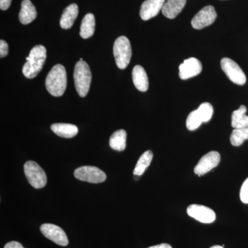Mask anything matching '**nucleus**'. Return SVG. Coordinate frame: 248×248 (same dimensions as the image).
Instances as JSON below:
<instances>
[{"label": "nucleus", "mask_w": 248, "mask_h": 248, "mask_svg": "<svg viewBox=\"0 0 248 248\" xmlns=\"http://www.w3.org/2000/svg\"><path fill=\"white\" fill-rule=\"evenodd\" d=\"M222 70L228 79L234 84L242 86L246 82V76L239 65L230 58H223L221 61Z\"/></svg>", "instance_id": "0eeeda50"}, {"label": "nucleus", "mask_w": 248, "mask_h": 248, "mask_svg": "<svg viewBox=\"0 0 248 248\" xmlns=\"http://www.w3.org/2000/svg\"><path fill=\"white\" fill-rule=\"evenodd\" d=\"M4 248H24L20 243L17 241H11L5 245Z\"/></svg>", "instance_id": "c85d7f7f"}, {"label": "nucleus", "mask_w": 248, "mask_h": 248, "mask_svg": "<svg viewBox=\"0 0 248 248\" xmlns=\"http://www.w3.org/2000/svg\"><path fill=\"white\" fill-rule=\"evenodd\" d=\"M74 175L80 181L91 184H99L107 179L106 173L94 166H85L78 168L75 170Z\"/></svg>", "instance_id": "423d86ee"}, {"label": "nucleus", "mask_w": 248, "mask_h": 248, "mask_svg": "<svg viewBox=\"0 0 248 248\" xmlns=\"http://www.w3.org/2000/svg\"><path fill=\"white\" fill-rule=\"evenodd\" d=\"M210 248H223V246H214L213 247H211Z\"/></svg>", "instance_id": "7c9ffc66"}, {"label": "nucleus", "mask_w": 248, "mask_h": 248, "mask_svg": "<svg viewBox=\"0 0 248 248\" xmlns=\"http://www.w3.org/2000/svg\"><path fill=\"white\" fill-rule=\"evenodd\" d=\"M75 86L78 94L81 97L87 95L92 81V74L89 64L86 62H77L74 70Z\"/></svg>", "instance_id": "7ed1b4c3"}, {"label": "nucleus", "mask_w": 248, "mask_h": 248, "mask_svg": "<svg viewBox=\"0 0 248 248\" xmlns=\"http://www.w3.org/2000/svg\"><path fill=\"white\" fill-rule=\"evenodd\" d=\"M203 67L200 60L190 58L184 60L179 66V77L183 80L190 79L202 73Z\"/></svg>", "instance_id": "f8f14e48"}, {"label": "nucleus", "mask_w": 248, "mask_h": 248, "mask_svg": "<svg viewBox=\"0 0 248 248\" xmlns=\"http://www.w3.org/2000/svg\"><path fill=\"white\" fill-rule=\"evenodd\" d=\"M133 84L135 87L141 92H146L149 86L148 76H147L144 68L140 65L134 67L133 73Z\"/></svg>", "instance_id": "2eb2a0df"}, {"label": "nucleus", "mask_w": 248, "mask_h": 248, "mask_svg": "<svg viewBox=\"0 0 248 248\" xmlns=\"http://www.w3.org/2000/svg\"><path fill=\"white\" fill-rule=\"evenodd\" d=\"M240 199L244 203L248 204V178L245 180L240 190Z\"/></svg>", "instance_id": "a878e982"}, {"label": "nucleus", "mask_w": 248, "mask_h": 248, "mask_svg": "<svg viewBox=\"0 0 248 248\" xmlns=\"http://www.w3.org/2000/svg\"><path fill=\"white\" fill-rule=\"evenodd\" d=\"M203 123L202 117L199 114L197 110H193L187 116V120H186V126L190 131H194L199 128V127Z\"/></svg>", "instance_id": "b1692460"}, {"label": "nucleus", "mask_w": 248, "mask_h": 248, "mask_svg": "<svg viewBox=\"0 0 248 248\" xmlns=\"http://www.w3.org/2000/svg\"><path fill=\"white\" fill-rule=\"evenodd\" d=\"M46 56V49L44 46L37 45L33 47L26 58L27 63L23 66L24 76L28 79L35 78L43 68Z\"/></svg>", "instance_id": "f257e3e1"}, {"label": "nucleus", "mask_w": 248, "mask_h": 248, "mask_svg": "<svg viewBox=\"0 0 248 248\" xmlns=\"http://www.w3.org/2000/svg\"><path fill=\"white\" fill-rule=\"evenodd\" d=\"M140 176H137V175H135V177H134V179H135V180H138L139 179V178H140Z\"/></svg>", "instance_id": "2f4dec72"}, {"label": "nucleus", "mask_w": 248, "mask_h": 248, "mask_svg": "<svg viewBox=\"0 0 248 248\" xmlns=\"http://www.w3.org/2000/svg\"><path fill=\"white\" fill-rule=\"evenodd\" d=\"M153 158V153L151 151H147L143 153V155H141V156L139 159L136 166L134 169V175L141 177L142 174L145 172L146 170L148 169V166L151 165Z\"/></svg>", "instance_id": "4be33fe9"}, {"label": "nucleus", "mask_w": 248, "mask_h": 248, "mask_svg": "<svg viewBox=\"0 0 248 248\" xmlns=\"http://www.w3.org/2000/svg\"><path fill=\"white\" fill-rule=\"evenodd\" d=\"M12 0H0V9L2 11L9 9Z\"/></svg>", "instance_id": "cd10ccee"}, {"label": "nucleus", "mask_w": 248, "mask_h": 248, "mask_svg": "<svg viewBox=\"0 0 248 248\" xmlns=\"http://www.w3.org/2000/svg\"><path fill=\"white\" fill-rule=\"evenodd\" d=\"M37 11L30 0H23L21 4L19 19L22 24H29L37 17Z\"/></svg>", "instance_id": "dca6fc26"}, {"label": "nucleus", "mask_w": 248, "mask_h": 248, "mask_svg": "<svg viewBox=\"0 0 248 248\" xmlns=\"http://www.w3.org/2000/svg\"><path fill=\"white\" fill-rule=\"evenodd\" d=\"M9 53V45L4 40H0V57L4 58Z\"/></svg>", "instance_id": "bb28decb"}, {"label": "nucleus", "mask_w": 248, "mask_h": 248, "mask_svg": "<svg viewBox=\"0 0 248 248\" xmlns=\"http://www.w3.org/2000/svg\"><path fill=\"white\" fill-rule=\"evenodd\" d=\"M127 133L124 130H119L111 135L109 145L112 149L123 151L126 147Z\"/></svg>", "instance_id": "412c9836"}, {"label": "nucleus", "mask_w": 248, "mask_h": 248, "mask_svg": "<svg viewBox=\"0 0 248 248\" xmlns=\"http://www.w3.org/2000/svg\"><path fill=\"white\" fill-rule=\"evenodd\" d=\"M221 161L219 153L216 151H211L204 155L195 166L194 172L196 174L203 176L216 168Z\"/></svg>", "instance_id": "1a4fd4ad"}, {"label": "nucleus", "mask_w": 248, "mask_h": 248, "mask_svg": "<svg viewBox=\"0 0 248 248\" xmlns=\"http://www.w3.org/2000/svg\"><path fill=\"white\" fill-rule=\"evenodd\" d=\"M95 30V19L94 15L88 14L83 18L80 27L79 35L83 39L92 37Z\"/></svg>", "instance_id": "6ab92c4d"}, {"label": "nucleus", "mask_w": 248, "mask_h": 248, "mask_svg": "<svg viewBox=\"0 0 248 248\" xmlns=\"http://www.w3.org/2000/svg\"><path fill=\"white\" fill-rule=\"evenodd\" d=\"M166 0H146L140 9V16L143 20H149L157 16L162 10Z\"/></svg>", "instance_id": "ddd939ff"}, {"label": "nucleus", "mask_w": 248, "mask_h": 248, "mask_svg": "<svg viewBox=\"0 0 248 248\" xmlns=\"http://www.w3.org/2000/svg\"><path fill=\"white\" fill-rule=\"evenodd\" d=\"M24 174L28 182L32 187L40 189L47 184L46 174L44 170L33 161H29L24 164Z\"/></svg>", "instance_id": "39448f33"}, {"label": "nucleus", "mask_w": 248, "mask_h": 248, "mask_svg": "<svg viewBox=\"0 0 248 248\" xmlns=\"http://www.w3.org/2000/svg\"><path fill=\"white\" fill-rule=\"evenodd\" d=\"M217 14L213 6H207L195 15L191 21L192 27L197 30L204 29L213 24L216 20Z\"/></svg>", "instance_id": "6e6552de"}, {"label": "nucleus", "mask_w": 248, "mask_h": 248, "mask_svg": "<svg viewBox=\"0 0 248 248\" xmlns=\"http://www.w3.org/2000/svg\"><path fill=\"white\" fill-rule=\"evenodd\" d=\"M248 140V128H235L231 135V144L233 146H240Z\"/></svg>", "instance_id": "5701e85b"}, {"label": "nucleus", "mask_w": 248, "mask_h": 248, "mask_svg": "<svg viewBox=\"0 0 248 248\" xmlns=\"http://www.w3.org/2000/svg\"><path fill=\"white\" fill-rule=\"evenodd\" d=\"M113 54L117 67L120 69H125L130 63L132 57L131 45L126 37L121 36L115 40Z\"/></svg>", "instance_id": "20e7f679"}, {"label": "nucleus", "mask_w": 248, "mask_h": 248, "mask_svg": "<svg viewBox=\"0 0 248 248\" xmlns=\"http://www.w3.org/2000/svg\"><path fill=\"white\" fill-rule=\"evenodd\" d=\"M202 117L203 123H207L211 120L213 115V107L210 103L205 102L201 104L200 107L197 109Z\"/></svg>", "instance_id": "393cba45"}, {"label": "nucleus", "mask_w": 248, "mask_h": 248, "mask_svg": "<svg viewBox=\"0 0 248 248\" xmlns=\"http://www.w3.org/2000/svg\"><path fill=\"white\" fill-rule=\"evenodd\" d=\"M148 248H172L170 245L168 244H161L159 245H156V246H151V247Z\"/></svg>", "instance_id": "c756f323"}, {"label": "nucleus", "mask_w": 248, "mask_h": 248, "mask_svg": "<svg viewBox=\"0 0 248 248\" xmlns=\"http://www.w3.org/2000/svg\"><path fill=\"white\" fill-rule=\"evenodd\" d=\"M187 213L190 217L203 223H212L216 219V214L208 207L198 204H192L187 208Z\"/></svg>", "instance_id": "9d476101"}, {"label": "nucleus", "mask_w": 248, "mask_h": 248, "mask_svg": "<svg viewBox=\"0 0 248 248\" xmlns=\"http://www.w3.org/2000/svg\"><path fill=\"white\" fill-rule=\"evenodd\" d=\"M67 74L64 66L57 64L49 72L46 79V88L54 97H61L66 91Z\"/></svg>", "instance_id": "f03ea898"}, {"label": "nucleus", "mask_w": 248, "mask_h": 248, "mask_svg": "<svg viewBox=\"0 0 248 248\" xmlns=\"http://www.w3.org/2000/svg\"><path fill=\"white\" fill-rule=\"evenodd\" d=\"M40 231L45 237L59 246H68V237L65 232L60 227L51 223H45L41 226Z\"/></svg>", "instance_id": "9b49d317"}, {"label": "nucleus", "mask_w": 248, "mask_h": 248, "mask_svg": "<svg viewBox=\"0 0 248 248\" xmlns=\"http://www.w3.org/2000/svg\"><path fill=\"white\" fill-rule=\"evenodd\" d=\"M187 0H167L163 6L162 14L169 19H174L182 12Z\"/></svg>", "instance_id": "4468645a"}, {"label": "nucleus", "mask_w": 248, "mask_h": 248, "mask_svg": "<svg viewBox=\"0 0 248 248\" xmlns=\"http://www.w3.org/2000/svg\"><path fill=\"white\" fill-rule=\"evenodd\" d=\"M78 14H79V9L76 4H72L66 7L63 11L60 19V24L62 29H71L78 17Z\"/></svg>", "instance_id": "f3484780"}, {"label": "nucleus", "mask_w": 248, "mask_h": 248, "mask_svg": "<svg viewBox=\"0 0 248 248\" xmlns=\"http://www.w3.org/2000/svg\"><path fill=\"white\" fill-rule=\"evenodd\" d=\"M50 128L54 133L63 138H73L78 133V127L73 124H54Z\"/></svg>", "instance_id": "a211bd4d"}, {"label": "nucleus", "mask_w": 248, "mask_h": 248, "mask_svg": "<svg viewBox=\"0 0 248 248\" xmlns=\"http://www.w3.org/2000/svg\"><path fill=\"white\" fill-rule=\"evenodd\" d=\"M247 108L242 105L232 114V127L235 128H248Z\"/></svg>", "instance_id": "aec40b11"}]
</instances>
